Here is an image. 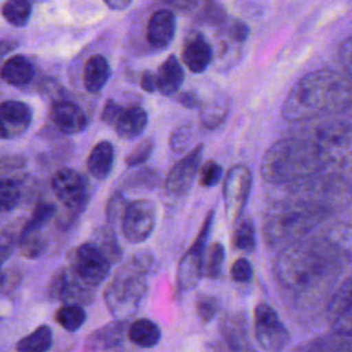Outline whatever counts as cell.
<instances>
[{
	"instance_id": "6da1fadb",
	"label": "cell",
	"mask_w": 352,
	"mask_h": 352,
	"mask_svg": "<svg viewBox=\"0 0 352 352\" xmlns=\"http://www.w3.org/2000/svg\"><path fill=\"white\" fill-rule=\"evenodd\" d=\"M352 267V224L333 223L315 235L282 248L275 261L278 282L301 300L324 296Z\"/></svg>"
},
{
	"instance_id": "7a4b0ae2",
	"label": "cell",
	"mask_w": 352,
	"mask_h": 352,
	"mask_svg": "<svg viewBox=\"0 0 352 352\" xmlns=\"http://www.w3.org/2000/svg\"><path fill=\"white\" fill-rule=\"evenodd\" d=\"M280 113L285 120L297 122L352 116V80L337 70H314L290 88Z\"/></svg>"
},
{
	"instance_id": "3957f363",
	"label": "cell",
	"mask_w": 352,
	"mask_h": 352,
	"mask_svg": "<svg viewBox=\"0 0 352 352\" xmlns=\"http://www.w3.org/2000/svg\"><path fill=\"white\" fill-rule=\"evenodd\" d=\"M260 172L271 184H294L326 172L324 160L318 144L296 133L272 143L265 151Z\"/></svg>"
},
{
	"instance_id": "277c9868",
	"label": "cell",
	"mask_w": 352,
	"mask_h": 352,
	"mask_svg": "<svg viewBox=\"0 0 352 352\" xmlns=\"http://www.w3.org/2000/svg\"><path fill=\"white\" fill-rule=\"evenodd\" d=\"M330 216L311 202L289 197L267 208L263 217V236L271 246L286 248L309 236Z\"/></svg>"
},
{
	"instance_id": "5b68a950",
	"label": "cell",
	"mask_w": 352,
	"mask_h": 352,
	"mask_svg": "<svg viewBox=\"0 0 352 352\" xmlns=\"http://www.w3.org/2000/svg\"><path fill=\"white\" fill-rule=\"evenodd\" d=\"M153 267V256L139 252L117 270L103 293V300L114 320L125 323L135 316L146 296L147 275Z\"/></svg>"
},
{
	"instance_id": "8992f818",
	"label": "cell",
	"mask_w": 352,
	"mask_h": 352,
	"mask_svg": "<svg viewBox=\"0 0 352 352\" xmlns=\"http://www.w3.org/2000/svg\"><path fill=\"white\" fill-rule=\"evenodd\" d=\"M300 135L314 140L324 160L326 172L352 176V116H331L307 122Z\"/></svg>"
},
{
	"instance_id": "52a82bcc",
	"label": "cell",
	"mask_w": 352,
	"mask_h": 352,
	"mask_svg": "<svg viewBox=\"0 0 352 352\" xmlns=\"http://www.w3.org/2000/svg\"><path fill=\"white\" fill-rule=\"evenodd\" d=\"M290 187V197L311 202L331 216L352 205V180L344 175L322 172Z\"/></svg>"
},
{
	"instance_id": "ba28073f",
	"label": "cell",
	"mask_w": 352,
	"mask_h": 352,
	"mask_svg": "<svg viewBox=\"0 0 352 352\" xmlns=\"http://www.w3.org/2000/svg\"><path fill=\"white\" fill-rule=\"evenodd\" d=\"M69 267L87 286L95 289L107 278L111 261L94 242H84L70 253Z\"/></svg>"
},
{
	"instance_id": "9c48e42d",
	"label": "cell",
	"mask_w": 352,
	"mask_h": 352,
	"mask_svg": "<svg viewBox=\"0 0 352 352\" xmlns=\"http://www.w3.org/2000/svg\"><path fill=\"white\" fill-rule=\"evenodd\" d=\"M213 217H214V210H210L204 223L202 227L194 239L192 245L186 250V253L182 256L177 267V285L180 290L188 292L192 290L201 276H202V258L205 253V245L209 238L212 224H213Z\"/></svg>"
},
{
	"instance_id": "30bf717a",
	"label": "cell",
	"mask_w": 352,
	"mask_h": 352,
	"mask_svg": "<svg viewBox=\"0 0 352 352\" xmlns=\"http://www.w3.org/2000/svg\"><path fill=\"white\" fill-rule=\"evenodd\" d=\"M250 188H252L250 169L242 164L234 165L228 170L223 183L226 217L230 223L236 224L241 220L250 195Z\"/></svg>"
},
{
	"instance_id": "8fae6325",
	"label": "cell",
	"mask_w": 352,
	"mask_h": 352,
	"mask_svg": "<svg viewBox=\"0 0 352 352\" xmlns=\"http://www.w3.org/2000/svg\"><path fill=\"white\" fill-rule=\"evenodd\" d=\"M254 334L258 345L267 352H282L290 341V333L276 311L267 302L254 309Z\"/></svg>"
},
{
	"instance_id": "7c38bea8",
	"label": "cell",
	"mask_w": 352,
	"mask_h": 352,
	"mask_svg": "<svg viewBox=\"0 0 352 352\" xmlns=\"http://www.w3.org/2000/svg\"><path fill=\"white\" fill-rule=\"evenodd\" d=\"M48 296L52 300L65 304L87 305L94 301L95 289L87 286L70 267L59 268L51 278L48 285Z\"/></svg>"
},
{
	"instance_id": "4fadbf2b",
	"label": "cell",
	"mask_w": 352,
	"mask_h": 352,
	"mask_svg": "<svg viewBox=\"0 0 352 352\" xmlns=\"http://www.w3.org/2000/svg\"><path fill=\"white\" fill-rule=\"evenodd\" d=\"M51 187L62 205L73 212V214H77L85 208L88 201V184L74 169H59L52 176Z\"/></svg>"
},
{
	"instance_id": "5bb4252c",
	"label": "cell",
	"mask_w": 352,
	"mask_h": 352,
	"mask_svg": "<svg viewBox=\"0 0 352 352\" xmlns=\"http://www.w3.org/2000/svg\"><path fill=\"white\" fill-rule=\"evenodd\" d=\"M155 226V205L148 199H135L128 204L121 230L131 243L146 241Z\"/></svg>"
},
{
	"instance_id": "9a60e30c",
	"label": "cell",
	"mask_w": 352,
	"mask_h": 352,
	"mask_svg": "<svg viewBox=\"0 0 352 352\" xmlns=\"http://www.w3.org/2000/svg\"><path fill=\"white\" fill-rule=\"evenodd\" d=\"M326 315L331 331L352 334V275L329 298Z\"/></svg>"
},
{
	"instance_id": "2e32d148",
	"label": "cell",
	"mask_w": 352,
	"mask_h": 352,
	"mask_svg": "<svg viewBox=\"0 0 352 352\" xmlns=\"http://www.w3.org/2000/svg\"><path fill=\"white\" fill-rule=\"evenodd\" d=\"M202 150V144L195 146L169 169L165 179L168 192L173 195H183L190 190L201 165Z\"/></svg>"
},
{
	"instance_id": "e0dca14e",
	"label": "cell",
	"mask_w": 352,
	"mask_h": 352,
	"mask_svg": "<svg viewBox=\"0 0 352 352\" xmlns=\"http://www.w3.org/2000/svg\"><path fill=\"white\" fill-rule=\"evenodd\" d=\"M125 323L114 320L94 330L85 340L82 352H125Z\"/></svg>"
},
{
	"instance_id": "ac0fdd59",
	"label": "cell",
	"mask_w": 352,
	"mask_h": 352,
	"mask_svg": "<svg viewBox=\"0 0 352 352\" xmlns=\"http://www.w3.org/2000/svg\"><path fill=\"white\" fill-rule=\"evenodd\" d=\"M32 122V109L21 100H4L0 106V133L3 139H15L26 132Z\"/></svg>"
},
{
	"instance_id": "d6986e66",
	"label": "cell",
	"mask_w": 352,
	"mask_h": 352,
	"mask_svg": "<svg viewBox=\"0 0 352 352\" xmlns=\"http://www.w3.org/2000/svg\"><path fill=\"white\" fill-rule=\"evenodd\" d=\"M50 117L58 131L66 135H76L82 132L88 125L85 113L73 102L62 99L51 106Z\"/></svg>"
},
{
	"instance_id": "ffe728a7",
	"label": "cell",
	"mask_w": 352,
	"mask_h": 352,
	"mask_svg": "<svg viewBox=\"0 0 352 352\" xmlns=\"http://www.w3.org/2000/svg\"><path fill=\"white\" fill-rule=\"evenodd\" d=\"M147 43L154 50H165L173 40L176 32V18L170 10H157L151 14L146 30Z\"/></svg>"
},
{
	"instance_id": "44dd1931",
	"label": "cell",
	"mask_w": 352,
	"mask_h": 352,
	"mask_svg": "<svg viewBox=\"0 0 352 352\" xmlns=\"http://www.w3.org/2000/svg\"><path fill=\"white\" fill-rule=\"evenodd\" d=\"M212 56L213 52L210 44L199 33L191 34L182 50L183 62L191 73L205 72L212 62Z\"/></svg>"
},
{
	"instance_id": "7402d4cb",
	"label": "cell",
	"mask_w": 352,
	"mask_h": 352,
	"mask_svg": "<svg viewBox=\"0 0 352 352\" xmlns=\"http://www.w3.org/2000/svg\"><path fill=\"white\" fill-rule=\"evenodd\" d=\"M223 338L230 352H254L250 348L246 331V322L242 315H228L220 326Z\"/></svg>"
},
{
	"instance_id": "603a6c76",
	"label": "cell",
	"mask_w": 352,
	"mask_h": 352,
	"mask_svg": "<svg viewBox=\"0 0 352 352\" xmlns=\"http://www.w3.org/2000/svg\"><path fill=\"white\" fill-rule=\"evenodd\" d=\"M147 121L148 116L144 109L139 106L124 107L118 121L114 125V129L118 138L132 140L142 135V132L147 126Z\"/></svg>"
},
{
	"instance_id": "cb8c5ba5",
	"label": "cell",
	"mask_w": 352,
	"mask_h": 352,
	"mask_svg": "<svg viewBox=\"0 0 352 352\" xmlns=\"http://www.w3.org/2000/svg\"><path fill=\"white\" fill-rule=\"evenodd\" d=\"M155 76L158 92L166 96L175 95L184 81V70L175 55H169L161 63Z\"/></svg>"
},
{
	"instance_id": "d4e9b609",
	"label": "cell",
	"mask_w": 352,
	"mask_h": 352,
	"mask_svg": "<svg viewBox=\"0 0 352 352\" xmlns=\"http://www.w3.org/2000/svg\"><path fill=\"white\" fill-rule=\"evenodd\" d=\"M113 162H114L113 144L107 140H100L92 147L87 158V168L92 177H95L96 180H103L110 175L113 169Z\"/></svg>"
},
{
	"instance_id": "484cf974",
	"label": "cell",
	"mask_w": 352,
	"mask_h": 352,
	"mask_svg": "<svg viewBox=\"0 0 352 352\" xmlns=\"http://www.w3.org/2000/svg\"><path fill=\"white\" fill-rule=\"evenodd\" d=\"M1 77L10 85L25 87L34 77V66L26 56L14 55L3 63Z\"/></svg>"
},
{
	"instance_id": "4316f807",
	"label": "cell",
	"mask_w": 352,
	"mask_h": 352,
	"mask_svg": "<svg viewBox=\"0 0 352 352\" xmlns=\"http://www.w3.org/2000/svg\"><path fill=\"white\" fill-rule=\"evenodd\" d=\"M110 77V65L103 55H92L84 66V87L91 94H99Z\"/></svg>"
},
{
	"instance_id": "83f0119b",
	"label": "cell",
	"mask_w": 352,
	"mask_h": 352,
	"mask_svg": "<svg viewBox=\"0 0 352 352\" xmlns=\"http://www.w3.org/2000/svg\"><path fill=\"white\" fill-rule=\"evenodd\" d=\"M352 348V334L331 331L301 344L297 352H346Z\"/></svg>"
},
{
	"instance_id": "f1b7e54d",
	"label": "cell",
	"mask_w": 352,
	"mask_h": 352,
	"mask_svg": "<svg viewBox=\"0 0 352 352\" xmlns=\"http://www.w3.org/2000/svg\"><path fill=\"white\" fill-rule=\"evenodd\" d=\"M128 338L136 346L151 348L158 344L161 338V330L158 324L150 319H138L129 324Z\"/></svg>"
},
{
	"instance_id": "f546056e",
	"label": "cell",
	"mask_w": 352,
	"mask_h": 352,
	"mask_svg": "<svg viewBox=\"0 0 352 352\" xmlns=\"http://www.w3.org/2000/svg\"><path fill=\"white\" fill-rule=\"evenodd\" d=\"M52 345V330L43 324L16 342V352H47Z\"/></svg>"
},
{
	"instance_id": "4dcf8cb0",
	"label": "cell",
	"mask_w": 352,
	"mask_h": 352,
	"mask_svg": "<svg viewBox=\"0 0 352 352\" xmlns=\"http://www.w3.org/2000/svg\"><path fill=\"white\" fill-rule=\"evenodd\" d=\"M228 100L224 98H216L212 102L202 104L201 107V124L206 129H214L220 126L228 116Z\"/></svg>"
},
{
	"instance_id": "1f68e13d",
	"label": "cell",
	"mask_w": 352,
	"mask_h": 352,
	"mask_svg": "<svg viewBox=\"0 0 352 352\" xmlns=\"http://www.w3.org/2000/svg\"><path fill=\"white\" fill-rule=\"evenodd\" d=\"M87 314L81 305L77 304H65L55 312L56 323L67 330L77 331L85 322Z\"/></svg>"
},
{
	"instance_id": "d6a6232c",
	"label": "cell",
	"mask_w": 352,
	"mask_h": 352,
	"mask_svg": "<svg viewBox=\"0 0 352 352\" xmlns=\"http://www.w3.org/2000/svg\"><path fill=\"white\" fill-rule=\"evenodd\" d=\"M56 212L55 205L50 202H40L34 206V210L30 216V219L25 223V226L21 230V236L38 234L40 230L54 217Z\"/></svg>"
},
{
	"instance_id": "836d02e7",
	"label": "cell",
	"mask_w": 352,
	"mask_h": 352,
	"mask_svg": "<svg viewBox=\"0 0 352 352\" xmlns=\"http://www.w3.org/2000/svg\"><path fill=\"white\" fill-rule=\"evenodd\" d=\"M226 257L224 246L220 242L212 243L204 253L202 258V276L216 279L221 274L223 263Z\"/></svg>"
},
{
	"instance_id": "e575fe53",
	"label": "cell",
	"mask_w": 352,
	"mask_h": 352,
	"mask_svg": "<svg viewBox=\"0 0 352 352\" xmlns=\"http://www.w3.org/2000/svg\"><path fill=\"white\" fill-rule=\"evenodd\" d=\"M232 243L235 249L245 253H252L256 249V228L250 219H242L236 223Z\"/></svg>"
},
{
	"instance_id": "d590c367",
	"label": "cell",
	"mask_w": 352,
	"mask_h": 352,
	"mask_svg": "<svg viewBox=\"0 0 352 352\" xmlns=\"http://www.w3.org/2000/svg\"><path fill=\"white\" fill-rule=\"evenodd\" d=\"M32 15V4L25 0H10L3 6V16L4 19L15 26L22 28L28 23Z\"/></svg>"
},
{
	"instance_id": "8d00e7d4",
	"label": "cell",
	"mask_w": 352,
	"mask_h": 352,
	"mask_svg": "<svg viewBox=\"0 0 352 352\" xmlns=\"http://www.w3.org/2000/svg\"><path fill=\"white\" fill-rule=\"evenodd\" d=\"M22 199L21 182L1 177L0 183V206L3 212H11Z\"/></svg>"
},
{
	"instance_id": "74e56055",
	"label": "cell",
	"mask_w": 352,
	"mask_h": 352,
	"mask_svg": "<svg viewBox=\"0 0 352 352\" xmlns=\"http://www.w3.org/2000/svg\"><path fill=\"white\" fill-rule=\"evenodd\" d=\"M94 242L113 263H117L121 257V249L117 243V239L113 234L111 228L107 227H102L99 230H96V232L94 234V239L91 241Z\"/></svg>"
},
{
	"instance_id": "f35d334b",
	"label": "cell",
	"mask_w": 352,
	"mask_h": 352,
	"mask_svg": "<svg viewBox=\"0 0 352 352\" xmlns=\"http://www.w3.org/2000/svg\"><path fill=\"white\" fill-rule=\"evenodd\" d=\"M194 128L190 122H184L176 126L169 136V147L173 153H184L192 142Z\"/></svg>"
},
{
	"instance_id": "ab89813d",
	"label": "cell",
	"mask_w": 352,
	"mask_h": 352,
	"mask_svg": "<svg viewBox=\"0 0 352 352\" xmlns=\"http://www.w3.org/2000/svg\"><path fill=\"white\" fill-rule=\"evenodd\" d=\"M198 19L202 23H206L210 26L223 25L226 21V10L220 3H216V1L204 3L202 8L198 12Z\"/></svg>"
},
{
	"instance_id": "60d3db41",
	"label": "cell",
	"mask_w": 352,
	"mask_h": 352,
	"mask_svg": "<svg viewBox=\"0 0 352 352\" xmlns=\"http://www.w3.org/2000/svg\"><path fill=\"white\" fill-rule=\"evenodd\" d=\"M18 243H19L21 254L26 258H36V257L41 256L45 250V246H47L44 238H41L40 234L19 236Z\"/></svg>"
},
{
	"instance_id": "b9f144b4",
	"label": "cell",
	"mask_w": 352,
	"mask_h": 352,
	"mask_svg": "<svg viewBox=\"0 0 352 352\" xmlns=\"http://www.w3.org/2000/svg\"><path fill=\"white\" fill-rule=\"evenodd\" d=\"M128 204L129 202L125 201V198L122 197L121 192H114L110 197V199L107 202V208H106V216H107L109 224L111 227L113 226H120L121 227V223H122V219H124Z\"/></svg>"
},
{
	"instance_id": "7bdbcfd3",
	"label": "cell",
	"mask_w": 352,
	"mask_h": 352,
	"mask_svg": "<svg viewBox=\"0 0 352 352\" xmlns=\"http://www.w3.org/2000/svg\"><path fill=\"white\" fill-rule=\"evenodd\" d=\"M153 150H154V142L151 139H143L125 157L126 166L133 168V166H139V165L144 164L150 158Z\"/></svg>"
},
{
	"instance_id": "ee69618b",
	"label": "cell",
	"mask_w": 352,
	"mask_h": 352,
	"mask_svg": "<svg viewBox=\"0 0 352 352\" xmlns=\"http://www.w3.org/2000/svg\"><path fill=\"white\" fill-rule=\"evenodd\" d=\"M195 308H197V314L202 322H210L217 315V312L220 309V302H219L217 297H214V296L201 294L197 298Z\"/></svg>"
},
{
	"instance_id": "f6af8a7d",
	"label": "cell",
	"mask_w": 352,
	"mask_h": 352,
	"mask_svg": "<svg viewBox=\"0 0 352 352\" xmlns=\"http://www.w3.org/2000/svg\"><path fill=\"white\" fill-rule=\"evenodd\" d=\"M223 176L221 165L216 161H206L199 169V184L202 187H214Z\"/></svg>"
},
{
	"instance_id": "bcb514c9",
	"label": "cell",
	"mask_w": 352,
	"mask_h": 352,
	"mask_svg": "<svg viewBox=\"0 0 352 352\" xmlns=\"http://www.w3.org/2000/svg\"><path fill=\"white\" fill-rule=\"evenodd\" d=\"M252 276H253V268L250 261L243 257L236 258L231 267L232 280L238 283H248L252 280Z\"/></svg>"
},
{
	"instance_id": "7dc6e473",
	"label": "cell",
	"mask_w": 352,
	"mask_h": 352,
	"mask_svg": "<svg viewBox=\"0 0 352 352\" xmlns=\"http://www.w3.org/2000/svg\"><path fill=\"white\" fill-rule=\"evenodd\" d=\"M124 107L117 103L114 99H107L103 109H102V114L100 118L106 125H116V122L118 121L121 113H122Z\"/></svg>"
},
{
	"instance_id": "c3c4849f",
	"label": "cell",
	"mask_w": 352,
	"mask_h": 352,
	"mask_svg": "<svg viewBox=\"0 0 352 352\" xmlns=\"http://www.w3.org/2000/svg\"><path fill=\"white\" fill-rule=\"evenodd\" d=\"M338 58L345 74L352 80V36L345 38L338 47Z\"/></svg>"
},
{
	"instance_id": "681fc988",
	"label": "cell",
	"mask_w": 352,
	"mask_h": 352,
	"mask_svg": "<svg viewBox=\"0 0 352 352\" xmlns=\"http://www.w3.org/2000/svg\"><path fill=\"white\" fill-rule=\"evenodd\" d=\"M21 272L16 271L15 268H8V270H3L1 272V292L6 293H11L12 290H15L18 287V285L21 283Z\"/></svg>"
},
{
	"instance_id": "f907efd6",
	"label": "cell",
	"mask_w": 352,
	"mask_h": 352,
	"mask_svg": "<svg viewBox=\"0 0 352 352\" xmlns=\"http://www.w3.org/2000/svg\"><path fill=\"white\" fill-rule=\"evenodd\" d=\"M228 33L230 37L236 41V43H243L249 34H250V28L248 26V23H245L243 21L239 19H234L230 26H228Z\"/></svg>"
},
{
	"instance_id": "816d5d0a",
	"label": "cell",
	"mask_w": 352,
	"mask_h": 352,
	"mask_svg": "<svg viewBox=\"0 0 352 352\" xmlns=\"http://www.w3.org/2000/svg\"><path fill=\"white\" fill-rule=\"evenodd\" d=\"M16 243L15 235L12 231L8 230H3L1 231V246H0V253H1V263L4 264L7 261V258L12 254L14 246Z\"/></svg>"
},
{
	"instance_id": "f5cc1de1",
	"label": "cell",
	"mask_w": 352,
	"mask_h": 352,
	"mask_svg": "<svg viewBox=\"0 0 352 352\" xmlns=\"http://www.w3.org/2000/svg\"><path fill=\"white\" fill-rule=\"evenodd\" d=\"M176 100L187 107V109H198V107H202V102L199 99V96L195 94V92H191V91H186V92H182L180 95H177Z\"/></svg>"
},
{
	"instance_id": "db71d44e",
	"label": "cell",
	"mask_w": 352,
	"mask_h": 352,
	"mask_svg": "<svg viewBox=\"0 0 352 352\" xmlns=\"http://www.w3.org/2000/svg\"><path fill=\"white\" fill-rule=\"evenodd\" d=\"M140 87L146 92H150V94L157 92L158 91V85H157V76H155V73L151 72V70H146L142 74Z\"/></svg>"
},
{
	"instance_id": "11a10c76",
	"label": "cell",
	"mask_w": 352,
	"mask_h": 352,
	"mask_svg": "<svg viewBox=\"0 0 352 352\" xmlns=\"http://www.w3.org/2000/svg\"><path fill=\"white\" fill-rule=\"evenodd\" d=\"M104 4L114 11H121V10H125L126 7H129L131 1L129 0H110V1H104Z\"/></svg>"
},
{
	"instance_id": "9f6ffc18",
	"label": "cell",
	"mask_w": 352,
	"mask_h": 352,
	"mask_svg": "<svg viewBox=\"0 0 352 352\" xmlns=\"http://www.w3.org/2000/svg\"><path fill=\"white\" fill-rule=\"evenodd\" d=\"M10 44H14V43H11V41H6V40H3L1 41V55H6L7 52H8V48L10 50H12L15 45H10Z\"/></svg>"
},
{
	"instance_id": "6f0895ef",
	"label": "cell",
	"mask_w": 352,
	"mask_h": 352,
	"mask_svg": "<svg viewBox=\"0 0 352 352\" xmlns=\"http://www.w3.org/2000/svg\"><path fill=\"white\" fill-rule=\"evenodd\" d=\"M346 352H352V348H351V349H348V351H346Z\"/></svg>"
}]
</instances>
